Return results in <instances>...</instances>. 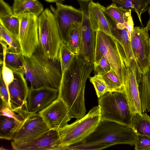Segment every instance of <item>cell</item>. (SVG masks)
I'll return each mask as SVG.
<instances>
[{"label":"cell","mask_w":150,"mask_h":150,"mask_svg":"<svg viewBox=\"0 0 150 150\" xmlns=\"http://www.w3.org/2000/svg\"><path fill=\"white\" fill-rule=\"evenodd\" d=\"M96 32L93 64L97 63L102 57H105L124 88L127 79V69L121 54L122 46L112 36L100 30Z\"/></svg>","instance_id":"5b68a950"},{"label":"cell","mask_w":150,"mask_h":150,"mask_svg":"<svg viewBox=\"0 0 150 150\" xmlns=\"http://www.w3.org/2000/svg\"><path fill=\"white\" fill-rule=\"evenodd\" d=\"M47 2L50 3L57 2H61L64 1V0H45Z\"/></svg>","instance_id":"ab89813d"},{"label":"cell","mask_w":150,"mask_h":150,"mask_svg":"<svg viewBox=\"0 0 150 150\" xmlns=\"http://www.w3.org/2000/svg\"><path fill=\"white\" fill-rule=\"evenodd\" d=\"M136 137V133L131 128L101 119L94 131L79 142L93 143L101 149L118 144L132 146L134 145Z\"/></svg>","instance_id":"3957f363"},{"label":"cell","mask_w":150,"mask_h":150,"mask_svg":"<svg viewBox=\"0 0 150 150\" xmlns=\"http://www.w3.org/2000/svg\"><path fill=\"white\" fill-rule=\"evenodd\" d=\"M89 79L90 82L94 87L98 98L105 93L109 92L101 75L95 74L93 76L89 77Z\"/></svg>","instance_id":"1f68e13d"},{"label":"cell","mask_w":150,"mask_h":150,"mask_svg":"<svg viewBox=\"0 0 150 150\" xmlns=\"http://www.w3.org/2000/svg\"><path fill=\"white\" fill-rule=\"evenodd\" d=\"M146 27L149 31H150V19L148 21L146 25Z\"/></svg>","instance_id":"60d3db41"},{"label":"cell","mask_w":150,"mask_h":150,"mask_svg":"<svg viewBox=\"0 0 150 150\" xmlns=\"http://www.w3.org/2000/svg\"><path fill=\"white\" fill-rule=\"evenodd\" d=\"M38 113L50 129L57 130L67 125L71 118L67 105L59 97Z\"/></svg>","instance_id":"5bb4252c"},{"label":"cell","mask_w":150,"mask_h":150,"mask_svg":"<svg viewBox=\"0 0 150 150\" xmlns=\"http://www.w3.org/2000/svg\"><path fill=\"white\" fill-rule=\"evenodd\" d=\"M146 27H134L131 35L132 49L141 73L150 66V36Z\"/></svg>","instance_id":"30bf717a"},{"label":"cell","mask_w":150,"mask_h":150,"mask_svg":"<svg viewBox=\"0 0 150 150\" xmlns=\"http://www.w3.org/2000/svg\"><path fill=\"white\" fill-rule=\"evenodd\" d=\"M93 70L90 63L76 56L62 74L58 97L67 105L71 118L80 119L86 115L84 92L86 83Z\"/></svg>","instance_id":"6da1fadb"},{"label":"cell","mask_w":150,"mask_h":150,"mask_svg":"<svg viewBox=\"0 0 150 150\" xmlns=\"http://www.w3.org/2000/svg\"><path fill=\"white\" fill-rule=\"evenodd\" d=\"M11 145L14 150H63L58 131L50 129L27 142L16 143Z\"/></svg>","instance_id":"4fadbf2b"},{"label":"cell","mask_w":150,"mask_h":150,"mask_svg":"<svg viewBox=\"0 0 150 150\" xmlns=\"http://www.w3.org/2000/svg\"><path fill=\"white\" fill-rule=\"evenodd\" d=\"M101 76L106 83L109 92L124 91L123 85L115 72L112 69L107 73Z\"/></svg>","instance_id":"f1b7e54d"},{"label":"cell","mask_w":150,"mask_h":150,"mask_svg":"<svg viewBox=\"0 0 150 150\" xmlns=\"http://www.w3.org/2000/svg\"><path fill=\"white\" fill-rule=\"evenodd\" d=\"M131 10H129V12L127 17V25L125 27L127 29L129 37L131 40L132 30L134 27V23L131 15Z\"/></svg>","instance_id":"f35d334b"},{"label":"cell","mask_w":150,"mask_h":150,"mask_svg":"<svg viewBox=\"0 0 150 150\" xmlns=\"http://www.w3.org/2000/svg\"><path fill=\"white\" fill-rule=\"evenodd\" d=\"M12 71L14 79L8 87L10 109L25 117L29 113L27 109V98L30 88L23 72Z\"/></svg>","instance_id":"9c48e42d"},{"label":"cell","mask_w":150,"mask_h":150,"mask_svg":"<svg viewBox=\"0 0 150 150\" xmlns=\"http://www.w3.org/2000/svg\"><path fill=\"white\" fill-rule=\"evenodd\" d=\"M76 56L67 45L62 42L60 47L59 57L62 74L70 66Z\"/></svg>","instance_id":"4dcf8cb0"},{"label":"cell","mask_w":150,"mask_h":150,"mask_svg":"<svg viewBox=\"0 0 150 150\" xmlns=\"http://www.w3.org/2000/svg\"><path fill=\"white\" fill-rule=\"evenodd\" d=\"M23 72L30 88L47 86L59 89L62 76L59 59L48 58L38 48L30 57H25Z\"/></svg>","instance_id":"7a4b0ae2"},{"label":"cell","mask_w":150,"mask_h":150,"mask_svg":"<svg viewBox=\"0 0 150 150\" xmlns=\"http://www.w3.org/2000/svg\"><path fill=\"white\" fill-rule=\"evenodd\" d=\"M105 9L99 3L90 1L88 7L90 22L94 31H103L115 39L119 34V30L107 16Z\"/></svg>","instance_id":"9a60e30c"},{"label":"cell","mask_w":150,"mask_h":150,"mask_svg":"<svg viewBox=\"0 0 150 150\" xmlns=\"http://www.w3.org/2000/svg\"><path fill=\"white\" fill-rule=\"evenodd\" d=\"M38 49L47 57L58 60L62 41L54 14L48 8L38 17Z\"/></svg>","instance_id":"8992f818"},{"label":"cell","mask_w":150,"mask_h":150,"mask_svg":"<svg viewBox=\"0 0 150 150\" xmlns=\"http://www.w3.org/2000/svg\"><path fill=\"white\" fill-rule=\"evenodd\" d=\"M100 120V108L98 105L92 108L81 118L58 130L63 150L90 135L95 129Z\"/></svg>","instance_id":"52a82bcc"},{"label":"cell","mask_w":150,"mask_h":150,"mask_svg":"<svg viewBox=\"0 0 150 150\" xmlns=\"http://www.w3.org/2000/svg\"><path fill=\"white\" fill-rule=\"evenodd\" d=\"M50 129L38 113L30 114L20 128L15 133L12 140L16 143L29 141Z\"/></svg>","instance_id":"e0dca14e"},{"label":"cell","mask_w":150,"mask_h":150,"mask_svg":"<svg viewBox=\"0 0 150 150\" xmlns=\"http://www.w3.org/2000/svg\"><path fill=\"white\" fill-rule=\"evenodd\" d=\"M0 63L2 65L0 73L8 89V86L14 79V74L13 71L6 66L4 61L1 60Z\"/></svg>","instance_id":"d590c367"},{"label":"cell","mask_w":150,"mask_h":150,"mask_svg":"<svg viewBox=\"0 0 150 150\" xmlns=\"http://www.w3.org/2000/svg\"><path fill=\"white\" fill-rule=\"evenodd\" d=\"M0 115H3L15 119L23 125L25 120V118L20 114L11 110L5 105L1 103Z\"/></svg>","instance_id":"836d02e7"},{"label":"cell","mask_w":150,"mask_h":150,"mask_svg":"<svg viewBox=\"0 0 150 150\" xmlns=\"http://www.w3.org/2000/svg\"><path fill=\"white\" fill-rule=\"evenodd\" d=\"M98 105L101 120L114 122L132 128L133 115L124 91L105 93L98 98Z\"/></svg>","instance_id":"277c9868"},{"label":"cell","mask_w":150,"mask_h":150,"mask_svg":"<svg viewBox=\"0 0 150 150\" xmlns=\"http://www.w3.org/2000/svg\"><path fill=\"white\" fill-rule=\"evenodd\" d=\"M112 3L127 10L135 12L142 26H143L141 16L148 10L150 0H111Z\"/></svg>","instance_id":"7402d4cb"},{"label":"cell","mask_w":150,"mask_h":150,"mask_svg":"<svg viewBox=\"0 0 150 150\" xmlns=\"http://www.w3.org/2000/svg\"><path fill=\"white\" fill-rule=\"evenodd\" d=\"M127 79L124 91L127 97L133 115L142 113L139 97V84L136 74L139 71L135 61L127 67Z\"/></svg>","instance_id":"ac0fdd59"},{"label":"cell","mask_w":150,"mask_h":150,"mask_svg":"<svg viewBox=\"0 0 150 150\" xmlns=\"http://www.w3.org/2000/svg\"><path fill=\"white\" fill-rule=\"evenodd\" d=\"M55 3L56 8L51 5L50 8L54 15L62 41L66 44L73 24L81 23L83 13L80 9H76L72 6L64 5L60 2Z\"/></svg>","instance_id":"8fae6325"},{"label":"cell","mask_w":150,"mask_h":150,"mask_svg":"<svg viewBox=\"0 0 150 150\" xmlns=\"http://www.w3.org/2000/svg\"><path fill=\"white\" fill-rule=\"evenodd\" d=\"M111 69L109 61L104 57H102L97 63L93 64V70L96 74L102 75Z\"/></svg>","instance_id":"d6a6232c"},{"label":"cell","mask_w":150,"mask_h":150,"mask_svg":"<svg viewBox=\"0 0 150 150\" xmlns=\"http://www.w3.org/2000/svg\"><path fill=\"white\" fill-rule=\"evenodd\" d=\"M33 0L34 1H36L37 0Z\"/></svg>","instance_id":"ee69618b"},{"label":"cell","mask_w":150,"mask_h":150,"mask_svg":"<svg viewBox=\"0 0 150 150\" xmlns=\"http://www.w3.org/2000/svg\"><path fill=\"white\" fill-rule=\"evenodd\" d=\"M148 12L149 15V19H150V5L149 6V8H148Z\"/></svg>","instance_id":"7bdbcfd3"},{"label":"cell","mask_w":150,"mask_h":150,"mask_svg":"<svg viewBox=\"0 0 150 150\" xmlns=\"http://www.w3.org/2000/svg\"><path fill=\"white\" fill-rule=\"evenodd\" d=\"M3 51V60L6 66L12 70L23 71L25 57L21 53L10 51L7 45L0 42Z\"/></svg>","instance_id":"44dd1931"},{"label":"cell","mask_w":150,"mask_h":150,"mask_svg":"<svg viewBox=\"0 0 150 150\" xmlns=\"http://www.w3.org/2000/svg\"><path fill=\"white\" fill-rule=\"evenodd\" d=\"M135 150H150V136L137 134Z\"/></svg>","instance_id":"e575fe53"},{"label":"cell","mask_w":150,"mask_h":150,"mask_svg":"<svg viewBox=\"0 0 150 150\" xmlns=\"http://www.w3.org/2000/svg\"><path fill=\"white\" fill-rule=\"evenodd\" d=\"M18 17L20 28L18 38L21 53L25 57L29 58L38 46V17L32 15Z\"/></svg>","instance_id":"ba28073f"},{"label":"cell","mask_w":150,"mask_h":150,"mask_svg":"<svg viewBox=\"0 0 150 150\" xmlns=\"http://www.w3.org/2000/svg\"><path fill=\"white\" fill-rule=\"evenodd\" d=\"M105 12L108 18L115 25L120 24L126 25L129 11L112 3L105 7Z\"/></svg>","instance_id":"cb8c5ba5"},{"label":"cell","mask_w":150,"mask_h":150,"mask_svg":"<svg viewBox=\"0 0 150 150\" xmlns=\"http://www.w3.org/2000/svg\"><path fill=\"white\" fill-rule=\"evenodd\" d=\"M80 23H74L69 32L66 44L76 56L79 55L81 42Z\"/></svg>","instance_id":"4316f807"},{"label":"cell","mask_w":150,"mask_h":150,"mask_svg":"<svg viewBox=\"0 0 150 150\" xmlns=\"http://www.w3.org/2000/svg\"><path fill=\"white\" fill-rule=\"evenodd\" d=\"M12 8L13 15L18 17L27 15L38 17L44 10L42 4L38 0H14Z\"/></svg>","instance_id":"d6986e66"},{"label":"cell","mask_w":150,"mask_h":150,"mask_svg":"<svg viewBox=\"0 0 150 150\" xmlns=\"http://www.w3.org/2000/svg\"><path fill=\"white\" fill-rule=\"evenodd\" d=\"M0 95L1 103L5 105L10 109L8 92L1 73L0 74Z\"/></svg>","instance_id":"8d00e7d4"},{"label":"cell","mask_w":150,"mask_h":150,"mask_svg":"<svg viewBox=\"0 0 150 150\" xmlns=\"http://www.w3.org/2000/svg\"><path fill=\"white\" fill-rule=\"evenodd\" d=\"M131 128L136 134L150 136V116L144 112L133 115Z\"/></svg>","instance_id":"d4e9b609"},{"label":"cell","mask_w":150,"mask_h":150,"mask_svg":"<svg viewBox=\"0 0 150 150\" xmlns=\"http://www.w3.org/2000/svg\"><path fill=\"white\" fill-rule=\"evenodd\" d=\"M13 14L12 8L4 0H0V17Z\"/></svg>","instance_id":"74e56055"},{"label":"cell","mask_w":150,"mask_h":150,"mask_svg":"<svg viewBox=\"0 0 150 150\" xmlns=\"http://www.w3.org/2000/svg\"><path fill=\"white\" fill-rule=\"evenodd\" d=\"M139 90L142 112H150V66L147 70L141 73Z\"/></svg>","instance_id":"ffe728a7"},{"label":"cell","mask_w":150,"mask_h":150,"mask_svg":"<svg viewBox=\"0 0 150 150\" xmlns=\"http://www.w3.org/2000/svg\"><path fill=\"white\" fill-rule=\"evenodd\" d=\"M0 115V138L12 140L14 134L22 125L13 118Z\"/></svg>","instance_id":"603a6c76"},{"label":"cell","mask_w":150,"mask_h":150,"mask_svg":"<svg viewBox=\"0 0 150 150\" xmlns=\"http://www.w3.org/2000/svg\"><path fill=\"white\" fill-rule=\"evenodd\" d=\"M120 36L118 42L121 45L124 53V61L126 67L130 66L134 58L132 49L131 40L130 39L127 29H119Z\"/></svg>","instance_id":"484cf974"},{"label":"cell","mask_w":150,"mask_h":150,"mask_svg":"<svg viewBox=\"0 0 150 150\" xmlns=\"http://www.w3.org/2000/svg\"><path fill=\"white\" fill-rule=\"evenodd\" d=\"M59 94L58 89L47 86L30 88L27 98L28 112L38 113L57 99Z\"/></svg>","instance_id":"2e32d148"},{"label":"cell","mask_w":150,"mask_h":150,"mask_svg":"<svg viewBox=\"0 0 150 150\" xmlns=\"http://www.w3.org/2000/svg\"><path fill=\"white\" fill-rule=\"evenodd\" d=\"M0 24L18 38L20 28L18 17L13 14L0 17Z\"/></svg>","instance_id":"f546056e"},{"label":"cell","mask_w":150,"mask_h":150,"mask_svg":"<svg viewBox=\"0 0 150 150\" xmlns=\"http://www.w3.org/2000/svg\"><path fill=\"white\" fill-rule=\"evenodd\" d=\"M80 9L83 13L80 25L81 42L79 55L88 62L93 63L96 40V32L93 30L89 19L88 4L80 1Z\"/></svg>","instance_id":"7c38bea8"},{"label":"cell","mask_w":150,"mask_h":150,"mask_svg":"<svg viewBox=\"0 0 150 150\" xmlns=\"http://www.w3.org/2000/svg\"><path fill=\"white\" fill-rule=\"evenodd\" d=\"M80 1L85 2H87L89 1H90V0H78Z\"/></svg>","instance_id":"b9f144b4"},{"label":"cell","mask_w":150,"mask_h":150,"mask_svg":"<svg viewBox=\"0 0 150 150\" xmlns=\"http://www.w3.org/2000/svg\"><path fill=\"white\" fill-rule=\"evenodd\" d=\"M0 42L5 43L8 50L13 52L21 53L20 45L18 38L0 24ZM22 54V53H21Z\"/></svg>","instance_id":"83f0119b"}]
</instances>
